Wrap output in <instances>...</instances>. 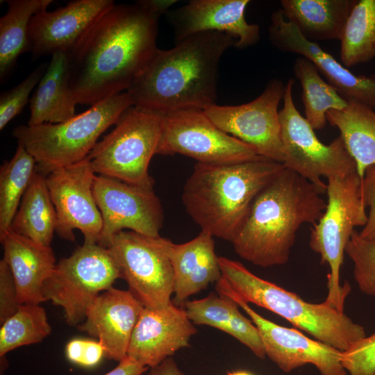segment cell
Wrapping results in <instances>:
<instances>
[{
	"label": "cell",
	"instance_id": "19",
	"mask_svg": "<svg viewBox=\"0 0 375 375\" xmlns=\"http://www.w3.org/2000/svg\"><path fill=\"white\" fill-rule=\"evenodd\" d=\"M114 3L112 0H75L53 11L38 12L29 24L28 51L34 58L68 53Z\"/></svg>",
	"mask_w": 375,
	"mask_h": 375
},
{
	"label": "cell",
	"instance_id": "32",
	"mask_svg": "<svg viewBox=\"0 0 375 375\" xmlns=\"http://www.w3.org/2000/svg\"><path fill=\"white\" fill-rule=\"evenodd\" d=\"M36 172L33 156L18 144L0 168V235L10 228L21 200Z\"/></svg>",
	"mask_w": 375,
	"mask_h": 375
},
{
	"label": "cell",
	"instance_id": "28",
	"mask_svg": "<svg viewBox=\"0 0 375 375\" xmlns=\"http://www.w3.org/2000/svg\"><path fill=\"white\" fill-rule=\"evenodd\" d=\"M56 225V211L46 176L36 172L21 200L10 229L38 243L50 246Z\"/></svg>",
	"mask_w": 375,
	"mask_h": 375
},
{
	"label": "cell",
	"instance_id": "41",
	"mask_svg": "<svg viewBox=\"0 0 375 375\" xmlns=\"http://www.w3.org/2000/svg\"><path fill=\"white\" fill-rule=\"evenodd\" d=\"M147 375H185L175 361L170 357L159 365L151 367Z\"/></svg>",
	"mask_w": 375,
	"mask_h": 375
},
{
	"label": "cell",
	"instance_id": "12",
	"mask_svg": "<svg viewBox=\"0 0 375 375\" xmlns=\"http://www.w3.org/2000/svg\"><path fill=\"white\" fill-rule=\"evenodd\" d=\"M156 154H181L206 164L235 163L263 158L250 145L220 130L203 110L197 108L165 114Z\"/></svg>",
	"mask_w": 375,
	"mask_h": 375
},
{
	"label": "cell",
	"instance_id": "38",
	"mask_svg": "<svg viewBox=\"0 0 375 375\" xmlns=\"http://www.w3.org/2000/svg\"><path fill=\"white\" fill-rule=\"evenodd\" d=\"M362 194L366 208H369L367 221L359 235L364 238L375 237V167L370 166L362 179Z\"/></svg>",
	"mask_w": 375,
	"mask_h": 375
},
{
	"label": "cell",
	"instance_id": "25",
	"mask_svg": "<svg viewBox=\"0 0 375 375\" xmlns=\"http://www.w3.org/2000/svg\"><path fill=\"white\" fill-rule=\"evenodd\" d=\"M356 0H282L285 18L308 40H340Z\"/></svg>",
	"mask_w": 375,
	"mask_h": 375
},
{
	"label": "cell",
	"instance_id": "16",
	"mask_svg": "<svg viewBox=\"0 0 375 375\" xmlns=\"http://www.w3.org/2000/svg\"><path fill=\"white\" fill-rule=\"evenodd\" d=\"M97 174L86 158L60 167L46 176V183L56 211V233L74 241V230L81 231L84 243H98L102 217L93 194Z\"/></svg>",
	"mask_w": 375,
	"mask_h": 375
},
{
	"label": "cell",
	"instance_id": "40",
	"mask_svg": "<svg viewBox=\"0 0 375 375\" xmlns=\"http://www.w3.org/2000/svg\"><path fill=\"white\" fill-rule=\"evenodd\" d=\"M131 358L126 356L119 362L115 368L103 375H141L148 369Z\"/></svg>",
	"mask_w": 375,
	"mask_h": 375
},
{
	"label": "cell",
	"instance_id": "26",
	"mask_svg": "<svg viewBox=\"0 0 375 375\" xmlns=\"http://www.w3.org/2000/svg\"><path fill=\"white\" fill-rule=\"evenodd\" d=\"M185 306L192 323L218 328L239 340L257 357L265 358L258 330L240 312L239 306L231 298L211 293L203 299L186 301Z\"/></svg>",
	"mask_w": 375,
	"mask_h": 375
},
{
	"label": "cell",
	"instance_id": "22",
	"mask_svg": "<svg viewBox=\"0 0 375 375\" xmlns=\"http://www.w3.org/2000/svg\"><path fill=\"white\" fill-rule=\"evenodd\" d=\"M3 259L14 277L20 304L44 301L42 289L56 265L51 246L38 243L10 228L0 235Z\"/></svg>",
	"mask_w": 375,
	"mask_h": 375
},
{
	"label": "cell",
	"instance_id": "4",
	"mask_svg": "<svg viewBox=\"0 0 375 375\" xmlns=\"http://www.w3.org/2000/svg\"><path fill=\"white\" fill-rule=\"evenodd\" d=\"M285 167L265 158L235 163L197 162L183 188V205L201 231L231 242L256 197Z\"/></svg>",
	"mask_w": 375,
	"mask_h": 375
},
{
	"label": "cell",
	"instance_id": "37",
	"mask_svg": "<svg viewBox=\"0 0 375 375\" xmlns=\"http://www.w3.org/2000/svg\"><path fill=\"white\" fill-rule=\"evenodd\" d=\"M20 305L12 272L2 258L0 260V324L10 317Z\"/></svg>",
	"mask_w": 375,
	"mask_h": 375
},
{
	"label": "cell",
	"instance_id": "34",
	"mask_svg": "<svg viewBox=\"0 0 375 375\" xmlns=\"http://www.w3.org/2000/svg\"><path fill=\"white\" fill-rule=\"evenodd\" d=\"M353 265V278L359 290L375 297V237L362 238L354 231L345 249Z\"/></svg>",
	"mask_w": 375,
	"mask_h": 375
},
{
	"label": "cell",
	"instance_id": "2",
	"mask_svg": "<svg viewBox=\"0 0 375 375\" xmlns=\"http://www.w3.org/2000/svg\"><path fill=\"white\" fill-rule=\"evenodd\" d=\"M236 40L206 31L190 35L169 50L159 49L126 91L133 105L167 114L216 103L219 62Z\"/></svg>",
	"mask_w": 375,
	"mask_h": 375
},
{
	"label": "cell",
	"instance_id": "29",
	"mask_svg": "<svg viewBox=\"0 0 375 375\" xmlns=\"http://www.w3.org/2000/svg\"><path fill=\"white\" fill-rule=\"evenodd\" d=\"M53 0H8L0 19V78L12 69L17 59L28 51V28L32 17L47 10Z\"/></svg>",
	"mask_w": 375,
	"mask_h": 375
},
{
	"label": "cell",
	"instance_id": "9",
	"mask_svg": "<svg viewBox=\"0 0 375 375\" xmlns=\"http://www.w3.org/2000/svg\"><path fill=\"white\" fill-rule=\"evenodd\" d=\"M121 274L110 251L97 243L78 247L69 257L62 258L44 281L42 294L64 310L66 323L77 326L96 298L112 284Z\"/></svg>",
	"mask_w": 375,
	"mask_h": 375
},
{
	"label": "cell",
	"instance_id": "39",
	"mask_svg": "<svg viewBox=\"0 0 375 375\" xmlns=\"http://www.w3.org/2000/svg\"><path fill=\"white\" fill-rule=\"evenodd\" d=\"M104 356L105 349L100 341L83 339L78 365L84 367H95Z\"/></svg>",
	"mask_w": 375,
	"mask_h": 375
},
{
	"label": "cell",
	"instance_id": "36",
	"mask_svg": "<svg viewBox=\"0 0 375 375\" xmlns=\"http://www.w3.org/2000/svg\"><path fill=\"white\" fill-rule=\"evenodd\" d=\"M341 358L349 375H375V333L342 351Z\"/></svg>",
	"mask_w": 375,
	"mask_h": 375
},
{
	"label": "cell",
	"instance_id": "10",
	"mask_svg": "<svg viewBox=\"0 0 375 375\" xmlns=\"http://www.w3.org/2000/svg\"><path fill=\"white\" fill-rule=\"evenodd\" d=\"M294 81L285 85L283 106L279 110L281 135L285 151L283 165L315 185L322 194L326 183L322 177L340 178L357 172L356 164L339 135L329 144L317 137L308 121L297 110L293 100Z\"/></svg>",
	"mask_w": 375,
	"mask_h": 375
},
{
	"label": "cell",
	"instance_id": "15",
	"mask_svg": "<svg viewBox=\"0 0 375 375\" xmlns=\"http://www.w3.org/2000/svg\"><path fill=\"white\" fill-rule=\"evenodd\" d=\"M215 287L219 295L233 299L249 316L258 330L266 356L284 372L311 364L320 375H348L342 364V351L264 318L239 297L223 277Z\"/></svg>",
	"mask_w": 375,
	"mask_h": 375
},
{
	"label": "cell",
	"instance_id": "20",
	"mask_svg": "<svg viewBox=\"0 0 375 375\" xmlns=\"http://www.w3.org/2000/svg\"><path fill=\"white\" fill-rule=\"evenodd\" d=\"M196 333L185 310L172 302L161 309L144 308L133 329L127 356L153 367L188 347Z\"/></svg>",
	"mask_w": 375,
	"mask_h": 375
},
{
	"label": "cell",
	"instance_id": "5",
	"mask_svg": "<svg viewBox=\"0 0 375 375\" xmlns=\"http://www.w3.org/2000/svg\"><path fill=\"white\" fill-rule=\"evenodd\" d=\"M219 264L222 277L243 301L278 315L317 340L344 351L366 336L362 326L325 301L307 302L258 277L240 262L219 257Z\"/></svg>",
	"mask_w": 375,
	"mask_h": 375
},
{
	"label": "cell",
	"instance_id": "27",
	"mask_svg": "<svg viewBox=\"0 0 375 375\" xmlns=\"http://www.w3.org/2000/svg\"><path fill=\"white\" fill-rule=\"evenodd\" d=\"M326 119L339 129L362 179L366 169L375 167V111L357 102L348 101L343 110L328 111Z\"/></svg>",
	"mask_w": 375,
	"mask_h": 375
},
{
	"label": "cell",
	"instance_id": "18",
	"mask_svg": "<svg viewBox=\"0 0 375 375\" xmlns=\"http://www.w3.org/2000/svg\"><path fill=\"white\" fill-rule=\"evenodd\" d=\"M249 0H192L167 12L175 44L194 34L218 31L231 35L235 47L245 49L258 43L260 26L249 24L244 12Z\"/></svg>",
	"mask_w": 375,
	"mask_h": 375
},
{
	"label": "cell",
	"instance_id": "35",
	"mask_svg": "<svg viewBox=\"0 0 375 375\" xmlns=\"http://www.w3.org/2000/svg\"><path fill=\"white\" fill-rule=\"evenodd\" d=\"M48 67L42 64L25 79L0 97V130L18 115L26 105L31 92L38 85Z\"/></svg>",
	"mask_w": 375,
	"mask_h": 375
},
{
	"label": "cell",
	"instance_id": "42",
	"mask_svg": "<svg viewBox=\"0 0 375 375\" xmlns=\"http://www.w3.org/2000/svg\"><path fill=\"white\" fill-rule=\"evenodd\" d=\"M228 375H253V374L246 371H235V372L228 373Z\"/></svg>",
	"mask_w": 375,
	"mask_h": 375
},
{
	"label": "cell",
	"instance_id": "23",
	"mask_svg": "<svg viewBox=\"0 0 375 375\" xmlns=\"http://www.w3.org/2000/svg\"><path fill=\"white\" fill-rule=\"evenodd\" d=\"M213 237L201 231L187 242H172L169 256L174 272V301L176 304L185 303L190 297L222 278Z\"/></svg>",
	"mask_w": 375,
	"mask_h": 375
},
{
	"label": "cell",
	"instance_id": "6",
	"mask_svg": "<svg viewBox=\"0 0 375 375\" xmlns=\"http://www.w3.org/2000/svg\"><path fill=\"white\" fill-rule=\"evenodd\" d=\"M131 106V97L124 92L64 122L19 126L12 135L35 158L36 172L47 176L86 158L103 133Z\"/></svg>",
	"mask_w": 375,
	"mask_h": 375
},
{
	"label": "cell",
	"instance_id": "3",
	"mask_svg": "<svg viewBox=\"0 0 375 375\" xmlns=\"http://www.w3.org/2000/svg\"><path fill=\"white\" fill-rule=\"evenodd\" d=\"M322 194L285 167L254 199L231 241L236 253L262 267L285 264L300 226L315 224L324 213L326 203Z\"/></svg>",
	"mask_w": 375,
	"mask_h": 375
},
{
	"label": "cell",
	"instance_id": "14",
	"mask_svg": "<svg viewBox=\"0 0 375 375\" xmlns=\"http://www.w3.org/2000/svg\"><path fill=\"white\" fill-rule=\"evenodd\" d=\"M93 194L102 217L99 245L108 247L112 238L124 229L150 237L160 236L163 211L153 188L97 174Z\"/></svg>",
	"mask_w": 375,
	"mask_h": 375
},
{
	"label": "cell",
	"instance_id": "21",
	"mask_svg": "<svg viewBox=\"0 0 375 375\" xmlns=\"http://www.w3.org/2000/svg\"><path fill=\"white\" fill-rule=\"evenodd\" d=\"M144 308L129 290L111 287L96 298L77 328L97 338L106 356L119 362L127 356L133 329Z\"/></svg>",
	"mask_w": 375,
	"mask_h": 375
},
{
	"label": "cell",
	"instance_id": "33",
	"mask_svg": "<svg viewBox=\"0 0 375 375\" xmlns=\"http://www.w3.org/2000/svg\"><path fill=\"white\" fill-rule=\"evenodd\" d=\"M51 332L44 308L38 303L21 304L0 328V357L18 347L37 344Z\"/></svg>",
	"mask_w": 375,
	"mask_h": 375
},
{
	"label": "cell",
	"instance_id": "31",
	"mask_svg": "<svg viewBox=\"0 0 375 375\" xmlns=\"http://www.w3.org/2000/svg\"><path fill=\"white\" fill-rule=\"evenodd\" d=\"M340 40V60L346 67L375 58V0L356 1Z\"/></svg>",
	"mask_w": 375,
	"mask_h": 375
},
{
	"label": "cell",
	"instance_id": "7",
	"mask_svg": "<svg viewBox=\"0 0 375 375\" xmlns=\"http://www.w3.org/2000/svg\"><path fill=\"white\" fill-rule=\"evenodd\" d=\"M165 114L138 106L125 110L88 158L97 175L153 188L149 166L162 135Z\"/></svg>",
	"mask_w": 375,
	"mask_h": 375
},
{
	"label": "cell",
	"instance_id": "8",
	"mask_svg": "<svg viewBox=\"0 0 375 375\" xmlns=\"http://www.w3.org/2000/svg\"><path fill=\"white\" fill-rule=\"evenodd\" d=\"M327 203L319 220L313 224L309 246L320 256L321 263L330 269L327 276L328 294L324 301L344 311L350 285H340V269L346 247L356 226L367 221L362 194V179L357 172L340 178H329L326 183Z\"/></svg>",
	"mask_w": 375,
	"mask_h": 375
},
{
	"label": "cell",
	"instance_id": "13",
	"mask_svg": "<svg viewBox=\"0 0 375 375\" xmlns=\"http://www.w3.org/2000/svg\"><path fill=\"white\" fill-rule=\"evenodd\" d=\"M285 85L273 78L254 100L238 106L212 104L203 110L211 122L224 133L252 147L265 158L283 164L278 107Z\"/></svg>",
	"mask_w": 375,
	"mask_h": 375
},
{
	"label": "cell",
	"instance_id": "30",
	"mask_svg": "<svg viewBox=\"0 0 375 375\" xmlns=\"http://www.w3.org/2000/svg\"><path fill=\"white\" fill-rule=\"evenodd\" d=\"M293 72L302 88L306 119L314 130L322 129L326 126L328 111L343 110L348 101L322 78L315 65L306 58L296 59Z\"/></svg>",
	"mask_w": 375,
	"mask_h": 375
},
{
	"label": "cell",
	"instance_id": "1",
	"mask_svg": "<svg viewBox=\"0 0 375 375\" xmlns=\"http://www.w3.org/2000/svg\"><path fill=\"white\" fill-rule=\"evenodd\" d=\"M174 0H141L107 9L68 53V85L77 104L126 92L157 53L160 17Z\"/></svg>",
	"mask_w": 375,
	"mask_h": 375
},
{
	"label": "cell",
	"instance_id": "17",
	"mask_svg": "<svg viewBox=\"0 0 375 375\" xmlns=\"http://www.w3.org/2000/svg\"><path fill=\"white\" fill-rule=\"evenodd\" d=\"M268 32L269 41L276 49L309 60L344 99L375 111V74L352 73L317 42L306 39L285 18L281 9L272 12Z\"/></svg>",
	"mask_w": 375,
	"mask_h": 375
},
{
	"label": "cell",
	"instance_id": "24",
	"mask_svg": "<svg viewBox=\"0 0 375 375\" xmlns=\"http://www.w3.org/2000/svg\"><path fill=\"white\" fill-rule=\"evenodd\" d=\"M76 104L68 85L67 53H56L30 100L28 125L67 121L76 115Z\"/></svg>",
	"mask_w": 375,
	"mask_h": 375
},
{
	"label": "cell",
	"instance_id": "11",
	"mask_svg": "<svg viewBox=\"0 0 375 375\" xmlns=\"http://www.w3.org/2000/svg\"><path fill=\"white\" fill-rule=\"evenodd\" d=\"M172 241L131 231H122L110 240V251L129 291L144 308L161 309L172 303L174 272L169 256Z\"/></svg>",
	"mask_w": 375,
	"mask_h": 375
}]
</instances>
